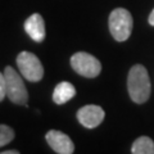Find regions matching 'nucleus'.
<instances>
[{"label": "nucleus", "mask_w": 154, "mask_h": 154, "mask_svg": "<svg viewBox=\"0 0 154 154\" xmlns=\"http://www.w3.org/2000/svg\"><path fill=\"white\" fill-rule=\"evenodd\" d=\"M4 76H5V84H7V96L11 99V102L14 104L26 105L27 107L28 93L22 77L11 66L5 67Z\"/></svg>", "instance_id": "nucleus-3"}, {"label": "nucleus", "mask_w": 154, "mask_h": 154, "mask_svg": "<svg viewBox=\"0 0 154 154\" xmlns=\"http://www.w3.org/2000/svg\"><path fill=\"white\" fill-rule=\"evenodd\" d=\"M71 66L79 75L88 77V79H94L100 71H102V64L94 55L85 51H79L71 57Z\"/></svg>", "instance_id": "nucleus-5"}, {"label": "nucleus", "mask_w": 154, "mask_h": 154, "mask_svg": "<svg viewBox=\"0 0 154 154\" xmlns=\"http://www.w3.org/2000/svg\"><path fill=\"white\" fill-rule=\"evenodd\" d=\"M17 66L21 75L30 82H38L44 76V67L40 59L30 51H22L17 57Z\"/></svg>", "instance_id": "nucleus-4"}, {"label": "nucleus", "mask_w": 154, "mask_h": 154, "mask_svg": "<svg viewBox=\"0 0 154 154\" xmlns=\"http://www.w3.org/2000/svg\"><path fill=\"white\" fill-rule=\"evenodd\" d=\"M105 117L104 110L99 105H85L77 112V119L86 128H95L103 122Z\"/></svg>", "instance_id": "nucleus-6"}, {"label": "nucleus", "mask_w": 154, "mask_h": 154, "mask_svg": "<svg viewBox=\"0 0 154 154\" xmlns=\"http://www.w3.org/2000/svg\"><path fill=\"white\" fill-rule=\"evenodd\" d=\"M2 154H18L17 150H5V152H2Z\"/></svg>", "instance_id": "nucleus-14"}, {"label": "nucleus", "mask_w": 154, "mask_h": 154, "mask_svg": "<svg viewBox=\"0 0 154 154\" xmlns=\"http://www.w3.org/2000/svg\"><path fill=\"white\" fill-rule=\"evenodd\" d=\"M46 143L55 153L59 154H72L75 152V145L68 135L63 134L58 130H50L45 135Z\"/></svg>", "instance_id": "nucleus-7"}, {"label": "nucleus", "mask_w": 154, "mask_h": 154, "mask_svg": "<svg viewBox=\"0 0 154 154\" xmlns=\"http://www.w3.org/2000/svg\"><path fill=\"white\" fill-rule=\"evenodd\" d=\"M7 95V84H5V76L0 72V102L5 98Z\"/></svg>", "instance_id": "nucleus-12"}, {"label": "nucleus", "mask_w": 154, "mask_h": 154, "mask_svg": "<svg viewBox=\"0 0 154 154\" xmlns=\"http://www.w3.org/2000/svg\"><path fill=\"white\" fill-rule=\"evenodd\" d=\"M132 154H154V141L148 136H140L131 146Z\"/></svg>", "instance_id": "nucleus-10"}, {"label": "nucleus", "mask_w": 154, "mask_h": 154, "mask_svg": "<svg viewBox=\"0 0 154 154\" xmlns=\"http://www.w3.org/2000/svg\"><path fill=\"white\" fill-rule=\"evenodd\" d=\"M148 22L150 23V26H154V9H153V12L149 14V18H148Z\"/></svg>", "instance_id": "nucleus-13"}, {"label": "nucleus", "mask_w": 154, "mask_h": 154, "mask_svg": "<svg viewBox=\"0 0 154 154\" xmlns=\"http://www.w3.org/2000/svg\"><path fill=\"white\" fill-rule=\"evenodd\" d=\"M25 31L33 41L42 42L45 38V22L38 13H33L25 22Z\"/></svg>", "instance_id": "nucleus-8"}, {"label": "nucleus", "mask_w": 154, "mask_h": 154, "mask_svg": "<svg viewBox=\"0 0 154 154\" xmlns=\"http://www.w3.org/2000/svg\"><path fill=\"white\" fill-rule=\"evenodd\" d=\"M132 16L127 9L117 8L109 16V31L117 41H126L132 32Z\"/></svg>", "instance_id": "nucleus-2"}, {"label": "nucleus", "mask_w": 154, "mask_h": 154, "mask_svg": "<svg viewBox=\"0 0 154 154\" xmlns=\"http://www.w3.org/2000/svg\"><path fill=\"white\" fill-rule=\"evenodd\" d=\"M127 90L132 102L143 104L150 96V80L148 71L141 64H135L128 72Z\"/></svg>", "instance_id": "nucleus-1"}, {"label": "nucleus", "mask_w": 154, "mask_h": 154, "mask_svg": "<svg viewBox=\"0 0 154 154\" xmlns=\"http://www.w3.org/2000/svg\"><path fill=\"white\" fill-rule=\"evenodd\" d=\"M76 95V89L75 86L71 82H67V81H63V82H59L54 91H53V100L54 103L58 105H62L73 98Z\"/></svg>", "instance_id": "nucleus-9"}, {"label": "nucleus", "mask_w": 154, "mask_h": 154, "mask_svg": "<svg viewBox=\"0 0 154 154\" xmlns=\"http://www.w3.org/2000/svg\"><path fill=\"white\" fill-rule=\"evenodd\" d=\"M14 139V131L5 125H0V148L9 144Z\"/></svg>", "instance_id": "nucleus-11"}]
</instances>
